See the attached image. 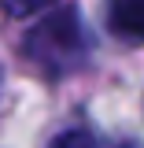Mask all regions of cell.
Masks as SVG:
<instances>
[{
  "mask_svg": "<svg viewBox=\"0 0 144 148\" xmlns=\"http://www.w3.org/2000/svg\"><path fill=\"white\" fill-rule=\"evenodd\" d=\"M26 56L44 74H70L89 56V37L74 8H63L55 15L41 18L26 37Z\"/></svg>",
  "mask_w": 144,
  "mask_h": 148,
  "instance_id": "1",
  "label": "cell"
},
{
  "mask_svg": "<svg viewBox=\"0 0 144 148\" xmlns=\"http://www.w3.org/2000/svg\"><path fill=\"white\" fill-rule=\"evenodd\" d=\"M111 26L129 41H144V0H111Z\"/></svg>",
  "mask_w": 144,
  "mask_h": 148,
  "instance_id": "2",
  "label": "cell"
},
{
  "mask_svg": "<svg viewBox=\"0 0 144 148\" xmlns=\"http://www.w3.org/2000/svg\"><path fill=\"white\" fill-rule=\"evenodd\" d=\"M48 148H100V145H96V137H92L89 130H67V133H59Z\"/></svg>",
  "mask_w": 144,
  "mask_h": 148,
  "instance_id": "3",
  "label": "cell"
},
{
  "mask_svg": "<svg viewBox=\"0 0 144 148\" xmlns=\"http://www.w3.org/2000/svg\"><path fill=\"white\" fill-rule=\"evenodd\" d=\"M52 0H0V8H4V15L11 18H26L33 15V11H41V8H48Z\"/></svg>",
  "mask_w": 144,
  "mask_h": 148,
  "instance_id": "4",
  "label": "cell"
},
{
  "mask_svg": "<svg viewBox=\"0 0 144 148\" xmlns=\"http://www.w3.org/2000/svg\"><path fill=\"white\" fill-rule=\"evenodd\" d=\"M115 148H141L137 141H122V145H115Z\"/></svg>",
  "mask_w": 144,
  "mask_h": 148,
  "instance_id": "5",
  "label": "cell"
}]
</instances>
